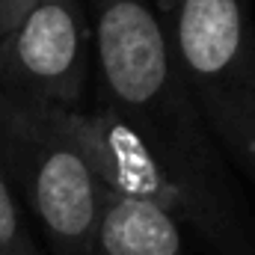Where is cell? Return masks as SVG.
Wrapping results in <instances>:
<instances>
[{
  "instance_id": "5",
  "label": "cell",
  "mask_w": 255,
  "mask_h": 255,
  "mask_svg": "<svg viewBox=\"0 0 255 255\" xmlns=\"http://www.w3.org/2000/svg\"><path fill=\"white\" fill-rule=\"evenodd\" d=\"M65 128L92 163L104 190L136 202H151L184 226V202L169 175L113 110L95 101L83 110H65Z\"/></svg>"
},
{
  "instance_id": "6",
  "label": "cell",
  "mask_w": 255,
  "mask_h": 255,
  "mask_svg": "<svg viewBox=\"0 0 255 255\" xmlns=\"http://www.w3.org/2000/svg\"><path fill=\"white\" fill-rule=\"evenodd\" d=\"M89 255H187V247L169 211L107 190Z\"/></svg>"
},
{
  "instance_id": "4",
  "label": "cell",
  "mask_w": 255,
  "mask_h": 255,
  "mask_svg": "<svg viewBox=\"0 0 255 255\" xmlns=\"http://www.w3.org/2000/svg\"><path fill=\"white\" fill-rule=\"evenodd\" d=\"M92 80L86 0H39L0 39V92L63 110H83Z\"/></svg>"
},
{
  "instance_id": "2",
  "label": "cell",
  "mask_w": 255,
  "mask_h": 255,
  "mask_svg": "<svg viewBox=\"0 0 255 255\" xmlns=\"http://www.w3.org/2000/svg\"><path fill=\"white\" fill-rule=\"evenodd\" d=\"M0 175L51 255H89L107 190L65 128V110L0 92Z\"/></svg>"
},
{
  "instance_id": "3",
  "label": "cell",
  "mask_w": 255,
  "mask_h": 255,
  "mask_svg": "<svg viewBox=\"0 0 255 255\" xmlns=\"http://www.w3.org/2000/svg\"><path fill=\"white\" fill-rule=\"evenodd\" d=\"M193 101L229 157L255 187V27L247 0H166L157 9Z\"/></svg>"
},
{
  "instance_id": "7",
  "label": "cell",
  "mask_w": 255,
  "mask_h": 255,
  "mask_svg": "<svg viewBox=\"0 0 255 255\" xmlns=\"http://www.w3.org/2000/svg\"><path fill=\"white\" fill-rule=\"evenodd\" d=\"M0 255H45L21 199L0 175Z\"/></svg>"
},
{
  "instance_id": "1",
  "label": "cell",
  "mask_w": 255,
  "mask_h": 255,
  "mask_svg": "<svg viewBox=\"0 0 255 255\" xmlns=\"http://www.w3.org/2000/svg\"><path fill=\"white\" fill-rule=\"evenodd\" d=\"M95 104L125 122L169 175L184 226L214 255H255V217L208 130L148 0H86Z\"/></svg>"
},
{
  "instance_id": "8",
  "label": "cell",
  "mask_w": 255,
  "mask_h": 255,
  "mask_svg": "<svg viewBox=\"0 0 255 255\" xmlns=\"http://www.w3.org/2000/svg\"><path fill=\"white\" fill-rule=\"evenodd\" d=\"M36 6L39 0H0V39H6Z\"/></svg>"
}]
</instances>
